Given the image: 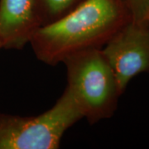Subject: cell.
Wrapping results in <instances>:
<instances>
[{
	"mask_svg": "<svg viewBox=\"0 0 149 149\" xmlns=\"http://www.w3.org/2000/svg\"><path fill=\"white\" fill-rule=\"evenodd\" d=\"M130 19L119 0H84L66 15L40 27L30 43L39 61L56 65L74 52L101 49Z\"/></svg>",
	"mask_w": 149,
	"mask_h": 149,
	"instance_id": "1",
	"label": "cell"
},
{
	"mask_svg": "<svg viewBox=\"0 0 149 149\" xmlns=\"http://www.w3.org/2000/svg\"><path fill=\"white\" fill-rule=\"evenodd\" d=\"M148 20L149 21V13H148Z\"/></svg>",
	"mask_w": 149,
	"mask_h": 149,
	"instance_id": "8",
	"label": "cell"
},
{
	"mask_svg": "<svg viewBox=\"0 0 149 149\" xmlns=\"http://www.w3.org/2000/svg\"><path fill=\"white\" fill-rule=\"evenodd\" d=\"M134 21L148 20L149 0H119Z\"/></svg>",
	"mask_w": 149,
	"mask_h": 149,
	"instance_id": "7",
	"label": "cell"
},
{
	"mask_svg": "<svg viewBox=\"0 0 149 149\" xmlns=\"http://www.w3.org/2000/svg\"><path fill=\"white\" fill-rule=\"evenodd\" d=\"M123 94L136 75L149 72V21L130 19L101 48Z\"/></svg>",
	"mask_w": 149,
	"mask_h": 149,
	"instance_id": "4",
	"label": "cell"
},
{
	"mask_svg": "<svg viewBox=\"0 0 149 149\" xmlns=\"http://www.w3.org/2000/svg\"><path fill=\"white\" fill-rule=\"evenodd\" d=\"M0 49H2V46H1V44H0Z\"/></svg>",
	"mask_w": 149,
	"mask_h": 149,
	"instance_id": "9",
	"label": "cell"
},
{
	"mask_svg": "<svg viewBox=\"0 0 149 149\" xmlns=\"http://www.w3.org/2000/svg\"><path fill=\"white\" fill-rule=\"evenodd\" d=\"M84 0H37L42 26L60 19L75 8Z\"/></svg>",
	"mask_w": 149,
	"mask_h": 149,
	"instance_id": "6",
	"label": "cell"
},
{
	"mask_svg": "<svg viewBox=\"0 0 149 149\" xmlns=\"http://www.w3.org/2000/svg\"><path fill=\"white\" fill-rule=\"evenodd\" d=\"M84 118L65 88L56 104L37 116L0 113V149H57L64 133Z\"/></svg>",
	"mask_w": 149,
	"mask_h": 149,
	"instance_id": "3",
	"label": "cell"
},
{
	"mask_svg": "<svg viewBox=\"0 0 149 149\" xmlns=\"http://www.w3.org/2000/svg\"><path fill=\"white\" fill-rule=\"evenodd\" d=\"M42 27L37 0H0V44L21 50Z\"/></svg>",
	"mask_w": 149,
	"mask_h": 149,
	"instance_id": "5",
	"label": "cell"
},
{
	"mask_svg": "<svg viewBox=\"0 0 149 149\" xmlns=\"http://www.w3.org/2000/svg\"><path fill=\"white\" fill-rule=\"evenodd\" d=\"M62 62L66 68V89L83 118L91 124L111 118L122 94L101 49L90 48L74 52Z\"/></svg>",
	"mask_w": 149,
	"mask_h": 149,
	"instance_id": "2",
	"label": "cell"
}]
</instances>
